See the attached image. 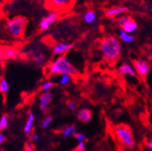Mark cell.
Segmentation results:
<instances>
[{
    "mask_svg": "<svg viewBox=\"0 0 152 151\" xmlns=\"http://www.w3.org/2000/svg\"><path fill=\"white\" fill-rule=\"evenodd\" d=\"M121 43L114 36H108L100 40V50L103 57L107 62L113 63L118 60L121 53Z\"/></svg>",
    "mask_w": 152,
    "mask_h": 151,
    "instance_id": "cell-1",
    "label": "cell"
},
{
    "mask_svg": "<svg viewBox=\"0 0 152 151\" xmlns=\"http://www.w3.org/2000/svg\"><path fill=\"white\" fill-rule=\"evenodd\" d=\"M47 71L50 75H69L75 77L78 75V70L66 57V55H58L47 66Z\"/></svg>",
    "mask_w": 152,
    "mask_h": 151,
    "instance_id": "cell-2",
    "label": "cell"
},
{
    "mask_svg": "<svg viewBox=\"0 0 152 151\" xmlns=\"http://www.w3.org/2000/svg\"><path fill=\"white\" fill-rule=\"evenodd\" d=\"M27 19L21 15H18L8 20L5 29L10 36L12 38H21L25 33Z\"/></svg>",
    "mask_w": 152,
    "mask_h": 151,
    "instance_id": "cell-3",
    "label": "cell"
},
{
    "mask_svg": "<svg viewBox=\"0 0 152 151\" xmlns=\"http://www.w3.org/2000/svg\"><path fill=\"white\" fill-rule=\"evenodd\" d=\"M114 133L120 143L127 149H133L135 145L134 137L131 128L126 124H118L114 126Z\"/></svg>",
    "mask_w": 152,
    "mask_h": 151,
    "instance_id": "cell-4",
    "label": "cell"
},
{
    "mask_svg": "<svg viewBox=\"0 0 152 151\" xmlns=\"http://www.w3.org/2000/svg\"><path fill=\"white\" fill-rule=\"evenodd\" d=\"M59 20V15L56 12H50L39 22V29L42 31L48 30L50 26L54 25Z\"/></svg>",
    "mask_w": 152,
    "mask_h": 151,
    "instance_id": "cell-5",
    "label": "cell"
},
{
    "mask_svg": "<svg viewBox=\"0 0 152 151\" xmlns=\"http://www.w3.org/2000/svg\"><path fill=\"white\" fill-rule=\"evenodd\" d=\"M133 66L136 70V73L139 77L145 79L148 76L151 70V66L149 63L143 59H135L133 62Z\"/></svg>",
    "mask_w": 152,
    "mask_h": 151,
    "instance_id": "cell-6",
    "label": "cell"
},
{
    "mask_svg": "<svg viewBox=\"0 0 152 151\" xmlns=\"http://www.w3.org/2000/svg\"><path fill=\"white\" fill-rule=\"evenodd\" d=\"M75 0H48L46 6L53 12L68 9L72 6Z\"/></svg>",
    "mask_w": 152,
    "mask_h": 151,
    "instance_id": "cell-7",
    "label": "cell"
},
{
    "mask_svg": "<svg viewBox=\"0 0 152 151\" xmlns=\"http://www.w3.org/2000/svg\"><path fill=\"white\" fill-rule=\"evenodd\" d=\"M39 109L43 113H46L49 109V106L52 101V93L50 91H42V93H41L39 95Z\"/></svg>",
    "mask_w": 152,
    "mask_h": 151,
    "instance_id": "cell-8",
    "label": "cell"
},
{
    "mask_svg": "<svg viewBox=\"0 0 152 151\" xmlns=\"http://www.w3.org/2000/svg\"><path fill=\"white\" fill-rule=\"evenodd\" d=\"M128 8L123 6H115L109 8L105 11V15L109 19H114L121 14H126L128 12Z\"/></svg>",
    "mask_w": 152,
    "mask_h": 151,
    "instance_id": "cell-9",
    "label": "cell"
},
{
    "mask_svg": "<svg viewBox=\"0 0 152 151\" xmlns=\"http://www.w3.org/2000/svg\"><path fill=\"white\" fill-rule=\"evenodd\" d=\"M73 47V44L70 43H65V42H60L57 43L53 47L52 52L54 55H61L66 53L68 51L72 50Z\"/></svg>",
    "mask_w": 152,
    "mask_h": 151,
    "instance_id": "cell-10",
    "label": "cell"
},
{
    "mask_svg": "<svg viewBox=\"0 0 152 151\" xmlns=\"http://www.w3.org/2000/svg\"><path fill=\"white\" fill-rule=\"evenodd\" d=\"M118 73L121 76H131L132 77H137L136 70L133 66L130 65L128 63H123L118 69Z\"/></svg>",
    "mask_w": 152,
    "mask_h": 151,
    "instance_id": "cell-11",
    "label": "cell"
},
{
    "mask_svg": "<svg viewBox=\"0 0 152 151\" xmlns=\"http://www.w3.org/2000/svg\"><path fill=\"white\" fill-rule=\"evenodd\" d=\"M76 116L80 122L87 123L91 120L92 112L91 111V109H87V108H81L77 110Z\"/></svg>",
    "mask_w": 152,
    "mask_h": 151,
    "instance_id": "cell-12",
    "label": "cell"
},
{
    "mask_svg": "<svg viewBox=\"0 0 152 151\" xmlns=\"http://www.w3.org/2000/svg\"><path fill=\"white\" fill-rule=\"evenodd\" d=\"M34 121H35V116L34 113L32 112H29L27 116L25 126L23 128V132L26 135H29L31 133L32 130H33V125H34Z\"/></svg>",
    "mask_w": 152,
    "mask_h": 151,
    "instance_id": "cell-13",
    "label": "cell"
},
{
    "mask_svg": "<svg viewBox=\"0 0 152 151\" xmlns=\"http://www.w3.org/2000/svg\"><path fill=\"white\" fill-rule=\"evenodd\" d=\"M137 29H138L137 23L133 19H131L130 21L127 22L125 25L124 26L123 28H122V29L124 32H126L127 33H129V34L135 33L137 30Z\"/></svg>",
    "mask_w": 152,
    "mask_h": 151,
    "instance_id": "cell-14",
    "label": "cell"
},
{
    "mask_svg": "<svg viewBox=\"0 0 152 151\" xmlns=\"http://www.w3.org/2000/svg\"><path fill=\"white\" fill-rule=\"evenodd\" d=\"M83 21L87 24H91L96 20V12L93 10H88L83 14Z\"/></svg>",
    "mask_w": 152,
    "mask_h": 151,
    "instance_id": "cell-15",
    "label": "cell"
},
{
    "mask_svg": "<svg viewBox=\"0 0 152 151\" xmlns=\"http://www.w3.org/2000/svg\"><path fill=\"white\" fill-rule=\"evenodd\" d=\"M119 37L121 39V40L122 42H125V43H130V42H132L134 40V36L129 34V33H127L122 29H120L119 31Z\"/></svg>",
    "mask_w": 152,
    "mask_h": 151,
    "instance_id": "cell-16",
    "label": "cell"
},
{
    "mask_svg": "<svg viewBox=\"0 0 152 151\" xmlns=\"http://www.w3.org/2000/svg\"><path fill=\"white\" fill-rule=\"evenodd\" d=\"M10 90V83L7 79L4 77H0V93L2 94H6Z\"/></svg>",
    "mask_w": 152,
    "mask_h": 151,
    "instance_id": "cell-17",
    "label": "cell"
},
{
    "mask_svg": "<svg viewBox=\"0 0 152 151\" xmlns=\"http://www.w3.org/2000/svg\"><path fill=\"white\" fill-rule=\"evenodd\" d=\"M17 51L13 48H6L2 52V56L5 59H15L17 55Z\"/></svg>",
    "mask_w": 152,
    "mask_h": 151,
    "instance_id": "cell-18",
    "label": "cell"
},
{
    "mask_svg": "<svg viewBox=\"0 0 152 151\" xmlns=\"http://www.w3.org/2000/svg\"><path fill=\"white\" fill-rule=\"evenodd\" d=\"M62 135L64 136V137H68L70 135H73L77 133V128H76L75 125H69V126H66V128H64L63 130V131L61 132Z\"/></svg>",
    "mask_w": 152,
    "mask_h": 151,
    "instance_id": "cell-19",
    "label": "cell"
},
{
    "mask_svg": "<svg viewBox=\"0 0 152 151\" xmlns=\"http://www.w3.org/2000/svg\"><path fill=\"white\" fill-rule=\"evenodd\" d=\"M131 19H132V17H131V15H127V14H124V15H121L119 18H118L117 22H118V26L121 27V29H122L124 27V26L125 25L127 22L130 21Z\"/></svg>",
    "mask_w": 152,
    "mask_h": 151,
    "instance_id": "cell-20",
    "label": "cell"
},
{
    "mask_svg": "<svg viewBox=\"0 0 152 151\" xmlns=\"http://www.w3.org/2000/svg\"><path fill=\"white\" fill-rule=\"evenodd\" d=\"M8 126H9V117H8V115H2L0 117V132L6 130Z\"/></svg>",
    "mask_w": 152,
    "mask_h": 151,
    "instance_id": "cell-21",
    "label": "cell"
},
{
    "mask_svg": "<svg viewBox=\"0 0 152 151\" xmlns=\"http://www.w3.org/2000/svg\"><path fill=\"white\" fill-rule=\"evenodd\" d=\"M71 80L72 77L71 76H69V75H61L58 83H59V85H60V86H65L71 82Z\"/></svg>",
    "mask_w": 152,
    "mask_h": 151,
    "instance_id": "cell-22",
    "label": "cell"
},
{
    "mask_svg": "<svg viewBox=\"0 0 152 151\" xmlns=\"http://www.w3.org/2000/svg\"><path fill=\"white\" fill-rule=\"evenodd\" d=\"M53 121V117L50 115L46 116L40 123V127L42 129H46L48 128L50 125L52 123V122Z\"/></svg>",
    "mask_w": 152,
    "mask_h": 151,
    "instance_id": "cell-23",
    "label": "cell"
},
{
    "mask_svg": "<svg viewBox=\"0 0 152 151\" xmlns=\"http://www.w3.org/2000/svg\"><path fill=\"white\" fill-rule=\"evenodd\" d=\"M33 59L36 63L42 64L45 63V56L39 52H34L33 53Z\"/></svg>",
    "mask_w": 152,
    "mask_h": 151,
    "instance_id": "cell-24",
    "label": "cell"
},
{
    "mask_svg": "<svg viewBox=\"0 0 152 151\" xmlns=\"http://www.w3.org/2000/svg\"><path fill=\"white\" fill-rule=\"evenodd\" d=\"M55 86H56L55 82H52V81H46L42 83L41 89H42V91H50V89H52Z\"/></svg>",
    "mask_w": 152,
    "mask_h": 151,
    "instance_id": "cell-25",
    "label": "cell"
},
{
    "mask_svg": "<svg viewBox=\"0 0 152 151\" xmlns=\"http://www.w3.org/2000/svg\"><path fill=\"white\" fill-rule=\"evenodd\" d=\"M74 137L78 142H83L86 140V136L81 133H77L74 134Z\"/></svg>",
    "mask_w": 152,
    "mask_h": 151,
    "instance_id": "cell-26",
    "label": "cell"
},
{
    "mask_svg": "<svg viewBox=\"0 0 152 151\" xmlns=\"http://www.w3.org/2000/svg\"><path fill=\"white\" fill-rule=\"evenodd\" d=\"M67 107L69 108V110L74 111L77 109V103H76V102L69 100L67 102Z\"/></svg>",
    "mask_w": 152,
    "mask_h": 151,
    "instance_id": "cell-27",
    "label": "cell"
},
{
    "mask_svg": "<svg viewBox=\"0 0 152 151\" xmlns=\"http://www.w3.org/2000/svg\"><path fill=\"white\" fill-rule=\"evenodd\" d=\"M24 150L25 151H34V146L29 142H26L24 146Z\"/></svg>",
    "mask_w": 152,
    "mask_h": 151,
    "instance_id": "cell-28",
    "label": "cell"
},
{
    "mask_svg": "<svg viewBox=\"0 0 152 151\" xmlns=\"http://www.w3.org/2000/svg\"><path fill=\"white\" fill-rule=\"evenodd\" d=\"M77 149L78 151H84L86 150V144H85V141L79 142V144L77 145Z\"/></svg>",
    "mask_w": 152,
    "mask_h": 151,
    "instance_id": "cell-29",
    "label": "cell"
},
{
    "mask_svg": "<svg viewBox=\"0 0 152 151\" xmlns=\"http://www.w3.org/2000/svg\"><path fill=\"white\" fill-rule=\"evenodd\" d=\"M39 139V136L38 134L37 133H33L31 134V140L33 141H37V140Z\"/></svg>",
    "mask_w": 152,
    "mask_h": 151,
    "instance_id": "cell-30",
    "label": "cell"
},
{
    "mask_svg": "<svg viewBox=\"0 0 152 151\" xmlns=\"http://www.w3.org/2000/svg\"><path fill=\"white\" fill-rule=\"evenodd\" d=\"M6 136H5L2 132H0V146L2 145V144H3L4 142L6 141Z\"/></svg>",
    "mask_w": 152,
    "mask_h": 151,
    "instance_id": "cell-31",
    "label": "cell"
},
{
    "mask_svg": "<svg viewBox=\"0 0 152 151\" xmlns=\"http://www.w3.org/2000/svg\"><path fill=\"white\" fill-rule=\"evenodd\" d=\"M147 146L148 147V148L151 150H152V139H150V140L148 141V143H147Z\"/></svg>",
    "mask_w": 152,
    "mask_h": 151,
    "instance_id": "cell-32",
    "label": "cell"
},
{
    "mask_svg": "<svg viewBox=\"0 0 152 151\" xmlns=\"http://www.w3.org/2000/svg\"><path fill=\"white\" fill-rule=\"evenodd\" d=\"M0 151H6V150H5V149H2V150H0Z\"/></svg>",
    "mask_w": 152,
    "mask_h": 151,
    "instance_id": "cell-33",
    "label": "cell"
},
{
    "mask_svg": "<svg viewBox=\"0 0 152 151\" xmlns=\"http://www.w3.org/2000/svg\"><path fill=\"white\" fill-rule=\"evenodd\" d=\"M151 3H152V0H151Z\"/></svg>",
    "mask_w": 152,
    "mask_h": 151,
    "instance_id": "cell-34",
    "label": "cell"
},
{
    "mask_svg": "<svg viewBox=\"0 0 152 151\" xmlns=\"http://www.w3.org/2000/svg\"><path fill=\"white\" fill-rule=\"evenodd\" d=\"M140 151H141V150H140Z\"/></svg>",
    "mask_w": 152,
    "mask_h": 151,
    "instance_id": "cell-35",
    "label": "cell"
},
{
    "mask_svg": "<svg viewBox=\"0 0 152 151\" xmlns=\"http://www.w3.org/2000/svg\"><path fill=\"white\" fill-rule=\"evenodd\" d=\"M42 151H43V150H42Z\"/></svg>",
    "mask_w": 152,
    "mask_h": 151,
    "instance_id": "cell-36",
    "label": "cell"
}]
</instances>
